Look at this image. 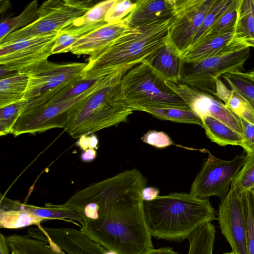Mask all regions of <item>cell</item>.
Segmentation results:
<instances>
[{"mask_svg": "<svg viewBox=\"0 0 254 254\" xmlns=\"http://www.w3.org/2000/svg\"><path fill=\"white\" fill-rule=\"evenodd\" d=\"M231 44L254 48L253 0H238L236 19L229 45Z\"/></svg>", "mask_w": 254, "mask_h": 254, "instance_id": "cell-19", "label": "cell"}, {"mask_svg": "<svg viewBox=\"0 0 254 254\" xmlns=\"http://www.w3.org/2000/svg\"><path fill=\"white\" fill-rule=\"evenodd\" d=\"M122 97L133 111L147 108H176L190 109L189 106L145 64L127 71L121 81Z\"/></svg>", "mask_w": 254, "mask_h": 254, "instance_id": "cell-5", "label": "cell"}, {"mask_svg": "<svg viewBox=\"0 0 254 254\" xmlns=\"http://www.w3.org/2000/svg\"><path fill=\"white\" fill-rule=\"evenodd\" d=\"M95 3L93 0H46L39 6L36 19L25 27L8 34L0 42V46L59 33L84 15Z\"/></svg>", "mask_w": 254, "mask_h": 254, "instance_id": "cell-6", "label": "cell"}, {"mask_svg": "<svg viewBox=\"0 0 254 254\" xmlns=\"http://www.w3.org/2000/svg\"><path fill=\"white\" fill-rule=\"evenodd\" d=\"M43 218L25 209L23 203L1 196L0 204V227L17 229L32 225L38 226Z\"/></svg>", "mask_w": 254, "mask_h": 254, "instance_id": "cell-20", "label": "cell"}, {"mask_svg": "<svg viewBox=\"0 0 254 254\" xmlns=\"http://www.w3.org/2000/svg\"><path fill=\"white\" fill-rule=\"evenodd\" d=\"M237 1L238 0H232L228 7L217 18L196 44L233 30L237 16Z\"/></svg>", "mask_w": 254, "mask_h": 254, "instance_id": "cell-30", "label": "cell"}, {"mask_svg": "<svg viewBox=\"0 0 254 254\" xmlns=\"http://www.w3.org/2000/svg\"><path fill=\"white\" fill-rule=\"evenodd\" d=\"M143 203L140 191L125 192L103 209L96 220L83 223L79 230L117 254H144L153 245Z\"/></svg>", "mask_w": 254, "mask_h": 254, "instance_id": "cell-1", "label": "cell"}, {"mask_svg": "<svg viewBox=\"0 0 254 254\" xmlns=\"http://www.w3.org/2000/svg\"><path fill=\"white\" fill-rule=\"evenodd\" d=\"M214 96L238 116L254 124V109L243 97L228 88L220 79L216 81Z\"/></svg>", "mask_w": 254, "mask_h": 254, "instance_id": "cell-23", "label": "cell"}, {"mask_svg": "<svg viewBox=\"0 0 254 254\" xmlns=\"http://www.w3.org/2000/svg\"><path fill=\"white\" fill-rule=\"evenodd\" d=\"M10 251L7 238L2 233L0 234V254H9Z\"/></svg>", "mask_w": 254, "mask_h": 254, "instance_id": "cell-44", "label": "cell"}, {"mask_svg": "<svg viewBox=\"0 0 254 254\" xmlns=\"http://www.w3.org/2000/svg\"><path fill=\"white\" fill-rule=\"evenodd\" d=\"M241 74L254 83V69L249 71H241Z\"/></svg>", "mask_w": 254, "mask_h": 254, "instance_id": "cell-47", "label": "cell"}, {"mask_svg": "<svg viewBox=\"0 0 254 254\" xmlns=\"http://www.w3.org/2000/svg\"><path fill=\"white\" fill-rule=\"evenodd\" d=\"M240 118L244 139L243 149L247 154L254 153V124L251 123L240 117Z\"/></svg>", "mask_w": 254, "mask_h": 254, "instance_id": "cell-40", "label": "cell"}, {"mask_svg": "<svg viewBox=\"0 0 254 254\" xmlns=\"http://www.w3.org/2000/svg\"><path fill=\"white\" fill-rule=\"evenodd\" d=\"M214 0H175L168 41L181 56L189 48L194 35Z\"/></svg>", "mask_w": 254, "mask_h": 254, "instance_id": "cell-12", "label": "cell"}, {"mask_svg": "<svg viewBox=\"0 0 254 254\" xmlns=\"http://www.w3.org/2000/svg\"><path fill=\"white\" fill-rule=\"evenodd\" d=\"M59 33L38 36L0 46V64L11 72H25L48 60Z\"/></svg>", "mask_w": 254, "mask_h": 254, "instance_id": "cell-11", "label": "cell"}, {"mask_svg": "<svg viewBox=\"0 0 254 254\" xmlns=\"http://www.w3.org/2000/svg\"><path fill=\"white\" fill-rule=\"evenodd\" d=\"M215 232V228L211 223L195 230L188 239V254H213Z\"/></svg>", "mask_w": 254, "mask_h": 254, "instance_id": "cell-28", "label": "cell"}, {"mask_svg": "<svg viewBox=\"0 0 254 254\" xmlns=\"http://www.w3.org/2000/svg\"><path fill=\"white\" fill-rule=\"evenodd\" d=\"M159 190L153 187H145L142 191L143 201H150L158 196Z\"/></svg>", "mask_w": 254, "mask_h": 254, "instance_id": "cell-42", "label": "cell"}, {"mask_svg": "<svg viewBox=\"0 0 254 254\" xmlns=\"http://www.w3.org/2000/svg\"><path fill=\"white\" fill-rule=\"evenodd\" d=\"M247 226L248 254H254V190L241 195Z\"/></svg>", "mask_w": 254, "mask_h": 254, "instance_id": "cell-36", "label": "cell"}, {"mask_svg": "<svg viewBox=\"0 0 254 254\" xmlns=\"http://www.w3.org/2000/svg\"><path fill=\"white\" fill-rule=\"evenodd\" d=\"M142 63L165 81H181L184 62L180 53L168 41Z\"/></svg>", "mask_w": 254, "mask_h": 254, "instance_id": "cell-17", "label": "cell"}, {"mask_svg": "<svg viewBox=\"0 0 254 254\" xmlns=\"http://www.w3.org/2000/svg\"><path fill=\"white\" fill-rule=\"evenodd\" d=\"M175 7V0H138L125 19L136 28L173 16Z\"/></svg>", "mask_w": 254, "mask_h": 254, "instance_id": "cell-18", "label": "cell"}, {"mask_svg": "<svg viewBox=\"0 0 254 254\" xmlns=\"http://www.w3.org/2000/svg\"><path fill=\"white\" fill-rule=\"evenodd\" d=\"M165 82L200 118L212 117L242 135L240 117L218 98L181 82Z\"/></svg>", "mask_w": 254, "mask_h": 254, "instance_id": "cell-13", "label": "cell"}, {"mask_svg": "<svg viewBox=\"0 0 254 254\" xmlns=\"http://www.w3.org/2000/svg\"><path fill=\"white\" fill-rule=\"evenodd\" d=\"M27 101L23 100L0 108V135L11 133L13 127L25 107Z\"/></svg>", "mask_w": 254, "mask_h": 254, "instance_id": "cell-34", "label": "cell"}, {"mask_svg": "<svg viewBox=\"0 0 254 254\" xmlns=\"http://www.w3.org/2000/svg\"><path fill=\"white\" fill-rule=\"evenodd\" d=\"M11 5V3L8 0H0V13L1 15L2 13H4L8 9Z\"/></svg>", "mask_w": 254, "mask_h": 254, "instance_id": "cell-46", "label": "cell"}, {"mask_svg": "<svg viewBox=\"0 0 254 254\" xmlns=\"http://www.w3.org/2000/svg\"><path fill=\"white\" fill-rule=\"evenodd\" d=\"M38 1L29 3L17 16L7 17L0 20V42L8 34L21 29L33 22L36 18L39 8Z\"/></svg>", "mask_w": 254, "mask_h": 254, "instance_id": "cell-27", "label": "cell"}, {"mask_svg": "<svg viewBox=\"0 0 254 254\" xmlns=\"http://www.w3.org/2000/svg\"><path fill=\"white\" fill-rule=\"evenodd\" d=\"M86 66L84 63L58 64L45 61L24 72L28 82L23 100L29 101L70 85L82 78Z\"/></svg>", "mask_w": 254, "mask_h": 254, "instance_id": "cell-10", "label": "cell"}, {"mask_svg": "<svg viewBox=\"0 0 254 254\" xmlns=\"http://www.w3.org/2000/svg\"><path fill=\"white\" fill-rule=\"evenodd\" d=\"M96 156V151L95 149H87L84 150L81 154V159L84 162H89L93 160Z\"/></svg>", "mask_w": 254, "mask_h": 254, "instance_id": "cell-45", "label": "cell"}, {"mask_svg": "<svg viewBox=\"0 0 254 254\" xmlns=\"http://www.w3.org/2000/svg\"><path fill=\"white\" fill-rule=\"evenodd\" d=\"M222 78L230 89L243 97L254 109V83L243 76L241 71L227 73Z\"/></svg>", "mask_w": 254, "mask_h": 254, "instance_id": "cell-32", "label": "cell"}, {"mask_svg": "<svg viewBox=\"0 0 254 254\" xmlns=\"http://www.w3.org/2000/svg\"><path fill=\"white\" fill-rule=\"evenodd\" d=\"M116 0H107L96 3L84 15L75 20L71 24L75 26H80L105 21L108 10Z\"/></svg>", "mask_w": 254, "mask_h": 254, "instance_id": "cell-35", "label": "cell"}, {"mask_svg": "<svg viewBox=\"0 0 254 254\" xmlns=\"http://www.w3.org/2000/svg\"></svg>", "mask_w": 254, "mask_h": 254, "instance_id": "cell-49", "label": "cell"}, {"mask_svg": "<svg viewBox=\"0 0 254 254\" xmlns=\"http://www.w3.org/2000/svg\"><path fill=\"white\" fill-rule=\"evenodd\" d=\"M146 223L152 237L182 242L198 228L216 219L208 199L190 193L173 192L144 201Z\"/></svg>", "mask_w": 254, "mask_h": 254, "instance_id": "cell-2", "label": "cell"}, {"mask_svg": "<svg viewBox=\"0 0 254 254\" xmlns=\"http://www.w3.org/2000/svg\"><path fill=\"white\" fill-rule=\"evenodd\" d=\"M231 188L240 195L254 190V153L246 154L244 164Z\"/></svg>", "mask_w": 254, "mask_h": 254, "instance_id": "cell-31", "label": "cell"}, {"mask_svg": "<svg viewBox=\"0 0 254 254\" xmlns=\"http://www.w3.org/2000/svg\"><path fill=\"white\" fill-rule=\"evenodd\" d=\"M250 49L231 44L199 62H184L180 82L214 96L217 80L227 73L241 71L250 56Z\"/></svg>", "mask_w": 254, "mask_h": 254, "instance_id": "cell-7", "label": "cell"}, {"mask_svg": "<svg viewBox=\"0 0 254 254\" xmlns=\"http://www.w3.org/2000/svg\"><path fill=\"white\" fill-rule=\"evenodd\" d=\"M144 254H180L170 247H162L158 249H152Z\"/></svg>", "mask_w": 254, "mask_h": 254, "instance_id": "cell-43", "label": "cell"}, {"mask_svg": "<svg viewBox=\"0 0 254 254\" xmlns=\"http://www.w3.org/2000/svg\"><path fill=\"white\" fill-rule=\"evenodd\" d=\"M136 29L130 27L125 18L116 23H107L80 38L71 47L70 52L76 55L92 56Z\"/></svg>", "mask_w": 254, "mask_h": 254, "instance_id": "cell-15", "label": "cell"}, {"mask_svg": "<svg viewBox=\"0 0 254 254\" xmlns=\"http://www.w3.org/2000/svg\"><path fill=\"white\" fill-rule=\"evenodd\" d=\"M208 156L191 184L190 193L201 199L212 196L223 198L243 167L246 155L236 156L230 160L216 158L208 151Z\"/></svg>", "mask_w": 254, "mask_h": 254, "instance_id": "cell-9", "label": "cell"}, {"mask_svg": "<svg viewBox=\"0 0 254 254\" xmlns=\"http://www.w3.org/2000/svg\"><path fill=\"white\" fill-rule=\"evenodd\" d=\"M98 140L96 136L92 134L91 136H82L79 138L77 142L79 147L83 150L87 149H95L96 148Z\"/></svg>", "mask_w": 254, "mask_h": 254, "instance_id": "cell-41", "label": "cell"}, {"mask_svg": "<svg viewBox=\"0 0 254 254\" xmlns=\"http://www.w3.org/2000/svg\"><path fill=\"white\" fill-rule=\"evenodd\" d=\"M233 31L198 43L181 55L183 61L188 64L196 63L215 56L229 46Z\"/></svg>", "mask_w": 254, "mask_h": 254, "instance_id": "cell-21", "label": "cell"}, {"mask_svg": "<svg viewBox=\"0 0 254 254\" xmlns=\"http://www.w3.org/2000/svg\"><path fill=\"white\" fill-rule=\"evenodd\" d=\"M28 82V75L24 72L0 78V108L23 100Z\"/></svg>", "mask_w": 254, "mask_h": 254, "instance_id": "cell-24", "label": "cell"}, {"mask_svg": "<svg viewBox=\"0 0 254 254\" xmlns=\"http://www.w3.org/2000/svg\"><path fill=\"white\" fill-rule=\"evenodd\" d=\"M223 254H234V253L231 252H229V253H223Z\"/></svg>", "mask_w": 254, "mask_h": 254, "instance_id": "cell-48", "label": "cell"}, {"mask_svg": "<svg viewBox=\"0 0 254 254\" xmlns=\"http://www.w3.org/2000/svg\"><path fill=\"white\" fill-rule=\"evenodd\" d=\"M141 140L144 142L157 148H164L173 144L171 138L165 132L150 130L145 133Z\"/></svg>", "mask_w": 254, "mask_h": 254, "instance_id": "cell-39", "label": "cell"}, {"mask_svg": "<svg viewBox=\"0 0 254 254\" xmlns=\"http://www.w3.org/2000/svg\"><path fill=\"white\" fill-rule=\"evenodd\" d=\"M123 74L106 77L102 86L73 109L63 128L73 138L92 134L127 121L133 111L123 100Z\"/></svg>", "mask_w": 254, "mask_h": 254, "instance_id": "cell-4", "label": "cell"}, {"mask_svg": "<svg viewBox=\"0 0 254 254\" xmlns=\"http://www.w3.org/2000/svg\"><path fill=\"white\" fill-rule=\"evenodd\" d=\"M49 238L66 254H106L108 250L86 236L80 230L69 227H46Z\"/></svg>", "mask_w": 254, "mask_h": 254, "instance_id": "cell-16", "label": "cell"}, {"mask_svg": "<svg viewBox=\"0 0 254 254\" xmlns=\"http://www.w3.org/2000/svg\"><path fill=\"white\" fill-rule=\"evenodd\" d=\"M218 220L221 232L234 254H248L247 226L242 200L233 188L221 199Z\"/></svg>", "mask_w": 254, "mask_h": 254, "instance_id": "cell-14", "label": "cell"}, {"mask_svg": "<svg viewBox=\"0 0 254 254\" xmlns=\"http://www.w3.org/2000/svg\"><path fill=\"white\" fill-rule=\"evenodd\" d=\"M101 78L96 79L82 78L74 84L68 90L57 98L52 104L69 100L79 96L94 85Z\"/></svg>", "mask_w": 254, "mask_h": 254, "instance_id": "cell-38", "label": "cell"}, {"mask_svg": "<svg viewBox=\"0 0 254 254\" xmlns=\"http://www.w3.org/2000/svg\"><path fill=\"white\" fill-rule=\"evenodd\" d=\"M201 119L205 134L211 141L222 146L230 145L243 148L242 134L212 117L205 116Z\"/></svg>", "mask_w": 254, "mask_h": 254, "instance_id": "cell-22", "label": "cell"}, {"mask_svg": "<svg viewBox=\"0 0 254 254\" xmlns=\"http://www.w3.org/2000/svg\"><path fill=\"white\" fill-rule=\"evenodd\" d=\"M106 77L101 78L89 90L69 100L46 106L24 108L12 127L11 133L15 136L42 132L55 128H64L73 108L83 100L99 89Z\"/></svg>", "mask_w": 254, "mask_h": 254, "instance_id": "cell-8", "label": "cell"}, {"mask_svg": "<svg viewBox=\"0 0 254 254\" xmlns=\"http://www.w3.org/2000/svg\"><path fill=\"white\" fill-rule=\"evenodd\" d=\"M134 6L135 2L129 0H116L108 10L105 21L107 23L119 22L125 18Z\"/></svg>", "mask_w": 254, "mask_h": 254, "instance_id": "cell-37", "label": "cell"}, {"mask_svg": "<svg viewBox=\"0 0 254 254\" xmlns=\"http://www.w3.org/2000/svg\"><path fill=\"white\" fill-rule=\"evenodd\" d=\"M154 117L176 123L192 124L202 127L201 118L191 109L176 108H147L143 110Z\"/></svg>", "mask_w": 254, "mask_h": 254, "instance_id": "cell-29", "label": "cell"}, {"mask_svg": "<svg viewBox=\"0 0 254 254\" xmlns=\"http://www.w3.org/2000/svg\"><path fill=\"white\" fill-rule=\"evenodd\" d=\"M173 16L145 25L118 39L90 56L82 78L96 79L125 74L165 44L169 39Z\"/></svg>", "mask_w": 254, "mask_h": 254, "instance_id": "cell-3", "label": "cell"}, {"mask_svg": "<svg viewBox=\"0 0 254 254\" xmlns=\"http://www.w3.org/2000/svg\"><path fill=\"white\" fill-rule=\"evenodd\" d=\"M24 208L36 216L44 220L58 219L71 223L81 227L82 218L76 211L62 204H45V207H38L23 203Z\"/></svg>", "mask_w": 254, "mask_h": 254, "instance_id": "cell-25", "label": "cell"}, {"mask_svg": "<svg viewBox=\"0 0 254 254\" xmlns=\"http://www.w3.org/2000/svg\"><path fill=\"white\" fill-rule=\"evenodd\" d=\"M106 23L103 21L80 26H75L71 24L59 32L52 49V55L70 52L71 47L80 38Z\"/></svg>", "mask_w": 254, "mask_h": 254, "instance_id": "cell-26", "label": "cell"}, {"mask_svg": "<svg viewBox=\"0 0 254 254\" xmlns=\"http://www.w3.org/2000/svg\"><path fill=\"white\" fill-rule=\"evenodd\" d=\"M232 1V0H214L212 5L204 16L200 27L193 37L190 45L188 49L197 43L217 18L228 7Z\"/></svg>", "mask_w": 254, "mask_h": 254, "instance_id": "cell-33", "label": "cell"}]
</instances>
